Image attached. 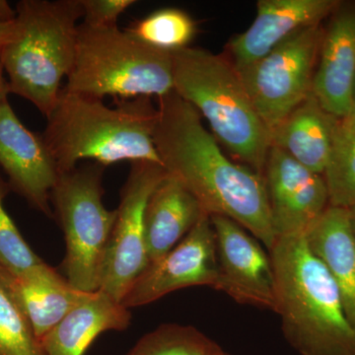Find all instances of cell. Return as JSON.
Instances as JSON below:
<instances>
[{
	"instance_id": "cell-1",
	"label": "cell",
	"mask_w": 355,
	"mask_h": 355,
	"mask_svg": "<svg viewBox=\"0 0 355 355\" xmlns=\"http://www.w3.org/2000/svg\"><path fill=\"white\" fill-rule=\"evenodd\" d=\"M153 142L166 173L190 191L205 214L232 219L272 249L277 238L263 176L222 153L197 110L174 91L158 98Z\"/></svg>"
},
{
	"instance_id": "cell-2",
	"label": "cell",
	"mask_w": 355,
	"mask_h": 355,
	"mask_svg": "<svg viewBox=\"0 0 355 355\" xmlns=\"http://www.w3.org/2000/svg\"><path fill=\"white\" fill-rule=\"evenodd\" d=\"M156 116L149 97L119 100L109 107L62 88L42 135L60 172L85 160L104 167L125 161L161 165L153 142Z\"/></svg>"
},
{
	"instance_id": "cell-3",
	"label": "cell",
	"mask_w": 355,
	"mask_h": 355,
	"mask_svg": "<svg viewBox=\"0 0 355 355\" xmlns=\"http://www.w3.org/2000/svg\"><path fill=\"white\" fill-rule=\"evenodd\" d=\"M275 312L287 343L300 355H355V329L340 292L304 235L282 236L270 250Z\"/></svg>"
},
{
	"instance_id": "cell-4",
	"label": "cell",
	"mask_w": 355,
	"mask_h": 355,
	"mask_svg": "<svg viewBox=\"0 0 355 355\" xmlns=\"http://www.w3.org/2000/svg\"><path fill=\"white\" fill-rule=\"evenodd\" d=\"M172 55L173 91L205 118L216 140L263 176L272 137L238 70L225 55L202 49Z\"/></svg>"
},
{
	"instance_id": "cell-5",
	"label": "cell",
	"mask_w": 355,
	"mask_h": 355,
	"mask_svg": "<svg viewBox=\"0 0 355 355\" xmlns=\"http://www.w3.org/2000/svg\"><path fill=\"white\" fill-rule=\"evenodd\" d=\"M80 0H22L12 38L0 51L10 93L48 116L74 62Z\"/></svg>"
},
{
	"instance_id": "cell-6",
	"label": "cell",
	"mask_w": 355,
	"mask_h": 355,
	"mask_svg": "<svg viewBox=\"0 0 355 355\" xmlns=\"http://www.w3.org/2000/svg\"><path fill=\"white\" fill-rule=\"evenodd\" d=\"M173 86L171 53L140 43L119 27L79 24L64 90L99 100L106 96L128 100L161 98Z\"/></svg>"
},
{
	"instance_id": "cell-7",
	"label": "cell",
	"mask_w": 355,
	"mask_h": 355,
	"mask_svg": "<svg viewBox=\"0 0 355 355\" xmlns=\"http://www.w3.org/2000/svg\"><path fill=\"white\" fill-rule=\"evenodd\" d=\"M104 166L83 163L60 172L51 203L64 231L67 254L62 268L70 286L99 291L103 261L116 218V209L103 202Z\"/></svg>"
},
{
	"instance_id": "cell-8",
	"label": "cell",
	"mask_w": 355,
	"mask_h": 355,
	"mask_svg": "<svg viewBox=\"0 0 355 355\" xmlns=\"http://www.w3.org/2000/svg\"><path fill=\"white\" fill-rule=\"evenodd\" d=\"M324 27L313 26L238 70L254 109L270 133L312 94Z\"/></svg>"
},
{
	"instance_id": "cell-9",
	"label": "cell",
	"mask_w": 355,
	"mask_h": 355,
	"mask_svg": "<svg viewBox=\"0 0 355 355\" xmlns=\"http://www.w3.org/2000/svg\"><path fill=\"white\" fill-rule=\"evenodd\" d=\"M157 163H130L121 202L103 261L99 291L121 303L133 282L148 266L144 216L147 202L166 176Z\"/></svg>"
},
{
	"instance_id": "cell-10",
	"label": "cell",
	"mask_w": 355,
	"mask_h": 355,
	"mask_svg": "<svg viewBox=\"0 0 355 355\" xmlns=\"http://www.w3.org/2000/svg\"><path fill=\"white\" fill-rule=\"evenodd\" d=\"M218 282L216 234L205 214L183 239L164 256L148 263L121 301L125 308L150 304L171 292Z\"/></svg>"
},
{
	"instance_id": "cell-11",
	"label": "cell",
	"mask_w": 355,
	"mask_h": 355,
	"mask_svg": "<svg viewBox=\"0 0 355 355\" xmlns=\"http://www.w3.org/2000/svg\"><path fill=\"white\" fill-rule=\"evenodd\" d=\"M210 219L218 263L216 291L240 304L275 311V277L270 252L232 219L219 216Z\"/></svg>"
},
{
	"instance_id": "cell-12",
	"label": "cell",
	"mask_w": 355,
	"mask_h": 355,
	"mask_svg": "<svg viewBox=\"0 0 355 355\" xmlns=\"http://www.w3.org/2000/svg\"><path fill=\"white\" fill-rule=\"evenodd\" d=\"M263 178L277 238L305 236L330 207L323 175L299 164L277 147H270Z\"/></svg>"
},
{
	"instance_id": "cell-13",
	"label": "cell",
	"mask_w": 355,
	"mask_h": 355,
	"mask_svg": "<svg viewBox=\"0 0 355 355\" xmlns=\"http://www.w3.org/2000/svg\"><path fill=\"white\" fill-rule=\"evenodd\" d=\"M0 167L11 189L44 216H53L51 195L58 168L42 133L25 127L8 100L0 104Z\"/></svg>"
},
{
	"instance_id": "cell-14",
	"label": "cell",
	"mask_w": 355,
	"mask_h": 355,
	"mask_svg": "<svg viewBox=\"0 0 355 355\" xmlns=\"http://www.w3.org/2000/svg\"><path fill=\"white\" fill-rule=\"evenodd\" d=\"M340 0H260L254 22L224 53L236 69L258 62L296 33L321 25Z\"/></svg>"
},
{
	"instance_id": "cell-15",
	"label": "cell",
	"mask_w": 355,
	"mask_h": 355,
	"mask_svg": "<svg viewBox=\"0 0 355 355\" xmlns=\"http://www.w3.org/2000/svg\"><path fill=\"white\" fill-rule=\"evenodd\" d=\"M324 27L313 95L342 120L349 113L355 79V0L340 1Z\"/></svg>"
},
{
	"instance_id": "cell-16",
	"label": "cell",
	"mask_w": 355,
	"mask_h": 355,
	"mask_svg": "<svg viewBox=\"0 0 355 355\" xmlns=\"http://www.w3.org/2000/svg\"><path fill=\"white\" fill-rule=\"evenodd\" d=\"M0 286L27 318L39 342L92 293L76 291L55 268L39 275H19L0 266Z\"/></svg>"
},
{
	"instance_id": "cell-17",
	"label": "cell",
	"mask_w": 355,
	"mask_h": 355,
	"mask_svg": "<svg viewBox=\"0 0 355 355\" xmlns=\"http://www.w3.org/2000/svg\"><path fill=\"white\" fill-rule=\"evenodd\" d=\"M132 315L121 303L97 291L69 311L40 340L44 355H83L98 336L127 330Z\"/></svg>"
},
{
	"instance_id": "cell-18",
	"label": "cell",
	"mask_w": 355,
	"mask_h": 355,
	"mask_svg": "<svg viewBox=\"0 0 355 355\" xmlns=\"http://www.w3.org/2000/svg\"><path fill=\"white\" fill-rule=\"evenodd\" d=\"M205 214L190 191L176 178L166 174L146 205L144 224L149 263L176 246Z\"/></svg>"
},
{
	"instance_id": "cell-19",
	"label": "cell",
	"mask_w": 355,
	"mask_h": 355,
	"mask_svg": "<svg viewBox=\"0 0 355 355\" xmlns=\"http://www.w3.org/2000/svg\"><path fill=\"white\" fill-rule=\"evenodd\" d=\"M338 119L311 94L270 133L272 146L299 164L323 175L330 160Z\"/></svg>"
},
{
	"instance_id": "cell-20",
	"label": "cell",
	"mask_w": 355,
	"mask_h": 355,
	"mask_svg": "<svg viewBox=\"0 0 355 355\" xmlns=\"http://www.w3.org/2000/svg\"><path fill=\"white\" fill-rule=\"evenodd\" d=\"M305 239L338 286L355 329V237L349 209L330 205L306 233Z\"/></svg>"
},
{
	"instance_id": "cell-21",
	"label": "cell",
	"mask_w": 355,
	"mask_h": 355,
	"mask_svg": "<svg viewBox=\"0 0 355 355\" xmlns=\"http://www.w3.org/2000/svg\"><path fill=\"white\" fill-rule=\"evenodd\" d=\"M125 31L140 43L173 55L190 48L197 24L182 9L162 8L135 21Z\"/></svg>"
},
{
	"instance_id": "cell-22",
	"label": "cell",
	"mask_w": 355,
	"mask_h": 355,
	"mask_svg": "<svg viewBox=\"0 0 355 355\" xmlns=\"http://www.w3.org/2000/svg\"><path fill=\"white\" fill-rule=\"evenodd\" d=\"M323 176L331 207H355V121L347 118L338 120Z\"/></svg>"
},
{
	"instance_id": "cell-23",
	"label": "cell",
	"mask_w": 355,
	"mask_h": 355,
	"mask_svg": "<svg viewBox=\"0 0 355 355\" xmlns=\"http://www.w3.org/2000/svg\"><path fill=\"white\" fill-rule=\"evenodd\" d=\"M127 355H230L195 327L164 324L146 334Z\"/></svg>"
},
{
	"instance_id": "cell-24",
	"label": "cell",
	"mask_w": 355,
	"mask_h": 355,
	"mask_svg": "<svg viewBox=\"0 0 355 355\" xmlns=\"http://www.w3.org/2000/svg\"><path fill=\"white\" fill-rule=\"evenodd\" d=\"M9 189L0 174V266L19 275L50 272L53 268L35 254L7 214L3 200Z\"/></svg>"
},
{
	"instance_id": "cell-25",
	"label": "cell",
	"mask_w": 355,
	"mask_h": 355,
	"mask_svg": "<svg viewBox=\"0 0 355 355\" xmlns=\"http://www.w3.org/2000/svg\"><path fill=\"white\" fill-rule=\"evenodd\" d=\"M0 355H44L31 324L1 286Z\"/></svg>"
},
{
	"instance_id": "cell-26",
	"label": "cell",
	"mask_w": 355,
	"mask_h": 355,
	"mask_svg": "<svg viewBox=\"0 0 355 355\" xmlns=\"http://www.w3.org/2000/svg\"><path fill=\"white\" fill-rule=\"evenodd\" d=\"M83 24L95 28L118 27L120 16L135 0H80Z\"/></svg>"
},
{
	"instance_id": "cell-27",
	"label": "cell",
	"mask_w": 355,
	"mask_h": 355,
	"mask_svg": "<svg viewBox=\"0 0 355 355\" xmlns=\"http://www.w3.org/2000/svg\"><path fill=\"white\" fill-rule=\"evenodd\" d=\"M14 30L15 21L10 23H0V51L12 38Z\"/></svg>"
},
{
	"instance_id": "cell-28",
	"label": "cell",
	"mask_w": 355,
	"mask_h": 355,
	"mask_svg": "<svg viewBox=\"0 0 355 355\" xmlns=\"http://www.w3.org/2000/svg\"><path fill=\"white\" fill-rule=\"evenodd\" d=\"M16 19V9L14 10L6 0H0V23H10Z\"/></svg>"
},
{
	"instance_id": "cell-29",
	"label": "cell",
	"mask_w": 355,
	"mask_h": 355,
	"mask_svg": "<svg viewBox=\"0 0 355 355\" xmlns=\"http://www.w3.org/2000/svg\"><path fill=\"white\" fill-rule=\"evenodd\" d=\"M9 94H10V89H9L8 81L4 77V69L0 62V104L7 101Z\"/></svg>"
},
{
	"instance_id": "cell-30",
	"label": "cell",
	"mask_w": 355,
	"mask_h": 355,
	"mask_svg": "<svg viewBox=\"0 0 355 355\" xmlns=\"http://www.w3.org/2000/svg\"><path fill=\"white\" fill-rule=\"evenodd\" d=\"M345 118L355 121V79L354 83V88H352V102H350L349 113Z\"/></svg>"
},
{
	"instance_id": "cell-31",
	"label": "cell",
	"mask_w": 355,
	"mask_h": 355,
	"mask_svg": "<svg viewBox=\"0 0 355 355\" xmlns=\"http://www.w3.org/2000/svg\"><path fill=\"white\" fill-rule=\"evenodd\" d=\"M349 211L350 224H352V231H354V234L355 237V207H350V209H349Z\"/></svg>"
},
{
	"instance_id": "cell-32",
	"label": "cell",
	"mask_w": 355,
	"mask_h": 355,
	"mask_svg": "<svg viewBox=\"0 0 355 355\" xmlns=\"http://www.w3.org/2000/svg\"><path fill=\"white\" fill-rule=\"evenodd\" d=\"M231 355V354H230Z\"/></svg>"
}]
</instances>
